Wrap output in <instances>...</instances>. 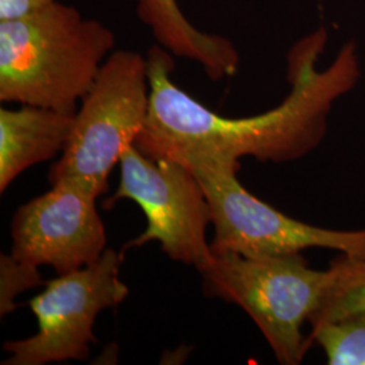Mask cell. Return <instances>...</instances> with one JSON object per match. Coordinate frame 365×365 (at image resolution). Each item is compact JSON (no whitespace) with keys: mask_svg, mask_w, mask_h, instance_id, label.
<instances>
[{"mask_svg":"<svg viewBox=\"0 0 365 365\" xmlns=\"http://www.w3.org/2000/svg\"><path fill=\"white\" fill-rule=\"evenodd\" d=\"M148 58L114 51L81 99L64 152L48 173L51 185L76 180L98 196L108 191V176L143 131L149 114Z\"/></svg>","mask_w":365,"mask_h":365,"instance_id":"obj_4","label":"cell"},{"mask_svg":"<svg viewBox=\"0 0 365 365\" xmlns=\"http://www.w3.org/2000/svg\"><path fill=\"white\" fill-rule=\"evenodd\" d=\"M329 34L324 26L304 36L287 53L289 92L257 115L222 117L172 81V53L157 43L146 54L150 106L135 146L153 158H170L190 170H240V160L286 164L314 152L327 134L329 115L361 78L357 45L349 41L324 69L317 63Z\"/></svg>","mask_w":365,"mask_h":365,"instance_id":"obj_1","label":"cell"},{"mask_svg":"<svg viewBox=\"0 0 365 365\" xmlns=\"http://www.w3.org/2000/svg\"><path fill=\"white\" fill-rule=\"evenodd\" d=\"M125 252L106 249L87 267L45 283V289L29 302L38 330L24 339L3 344L9 359L1 365H46L90 357L98 315L119 306L129 287L119 272Z\"/></svg>","mask_w":365,"mask_h":365,"instance_id":"obj_6","label":"cell"},{"mask_svg":"<svg viewBox=\"0 0 365 365\" xmlns=\"http://www.w3.org/2000/svg\"><path fill=\"white\" fill-rule=\"evenodd\" d=\"M84 184L60 180L15 211L11 255L66 274L98 260L106 250L105 223Z\"/></svg>","mask_w":365,"mask_h":365,"instance_id":"obj_8","label":"cell"},{"mask_svg":"<svg viewBox=\"0 0 365 365\" xmlns=\"http://www.w3.org/2000/svg\"><path fill=\"white\" fill-rule=\"evenodd\" d=\"M191 170L209 200L212 253L235 252L260 257L322 248L365 260V229H327L288 217L252 195L238 180L237 170L197 167Z\"/></svg>","mask_w":365,"mask_h":365,"instance_id":"obj_7","label":"cell"},{"mask_svg":"<svg viewBox=\"0 0 365 365\" xmlns=\"http://www.w3.org/2000/svg\"><path fill=\"white\" fill-rule=\"evenodd\" d=\"M137 14L157 43L176 57L192 60L214 81L235 76L240 53L230 39L196 29L178 0H137Z\"/></svg>","mask_w":365,"mask_h":365,"instance_id":"obj_10","label":"cell"},{"mask_svg":"<svg viewBox=\"0 0 365 365\" xmlns=\"http://www.w3.org/2000/svg\"><path fill=\"white\" fill-rule=\"evenodd\" d=\"M309 341L324 349L329 365H365V310L319 327Z\"/></svg>","mask_w":365,"mask_h":365,"instance_id":"obj_12","label":"cell"},{"mask_svg":"<svg viewBox=\"0 0 365 365\" xmlns=\"http://www.w3.org/2000/svg\"><path fill=\"white\" fill-rule=\"evenodd\" d=\"M115 33L61 0L0 21V101L76 114Z\"/></svg>","mask_w":365,"mask_h":365,"instance_id":"obj_2","label":"cell"},{"mask_svg":"<svg viewBox=\"0 0 365 365\" xmlns=\"http://www.w3.org/2000/svg\"><path fill=\"white\" fill-rule=\"evenodd\" d=\"M58 0H0V21L21 18L36 13Z\"/></svg>","mask_w":365,"mask_h":365,"instance_id":"obj_14","label":"cell"},{"mask_svg":"<svg viewBox=\"0 0 365 365\" xmlns=\"http://www.w3.org/2000/svg\"><path fill=\"white\" fill-rule=\"evenodd\" d=\"M75 114L37 106L0 110V192L33 165L66 149Z\"/></svg>","mask_w":365,"mask_h":365,"instance_id":"obj_9","label":"cell"},{"mask_svg":"<svg viewBox=\"0 0 365 365\" xmlns=\"http://www.w3.org/2000/svg\"><path fill=\"white\" fill-rule=\"evenodd\" d=\"M330 283L309 319L312 331L365 310V260L339 253L329 264Z\"/></svg>","mask_w":365,"mask_h":365,"instance_id":"obj_11","label":"cell"},{"mask_svg":"<svg viewBox=\"0 0 365 365\" xmlns=\"http://www.w3.org/2000/svg\"><path fill=\"white\" fill-rule=\"evenodd\" d=\"M203 294L248 314L277 363L299 365L313 346L303 334L330 283V271H317L302 253L248 257L212 253L202 269Z\"/></svg>","mask_w":365,"mask_h":365,"instance_id":"obj_3","label":"cell"},{"mask_svg":"<svg viewBox=\"0 0 365 365\" xmlns=\"http://www.w3.org/2000/svg\"><path fill=\"white\" fill-rule=\"evenodd\" d=\"M45 283L39 267L19 260L11 253H0V317L4 318L16 309V297Z\"/></svg>","mask_w":365,"mask_h":365,"instance_id":"obj_13","label":"cell"},{"mask_svg":"<svg viewBox=\"0 0 365 365\" xmlns=\"http://www.w3.org/2000/svg\"><path fill=\"white\" fill-rule=\"evenodd\" d=\"M117 192L106 209L129 199L144 211L146 227L123 250L160 244L170 260L202 269L212 259L207 241L212 215L209 200L195 173L182 163L153 158L130 145L122 155Z\"/></svg>","mask_w":365,"mask_h":365,"instance_id":"obj_5","label":"cell"}]
</instances>
